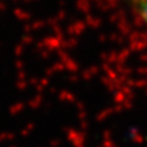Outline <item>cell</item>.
<instances>
[{
    "instance_id": "cell-1",
    "label": "cell",
    "mask_w": 147,
    "mask_h": 147,
    "mask_svg": "<svg viewBox=\"0 0 147 147\" xmlns=\"http://www.w3.org/2000/svg\"><path fill=\"white\" fill-rule=\"evenodd\" d=\"M131 6L147 27V0H130Z\"/></svg>"
}]
</instances>
